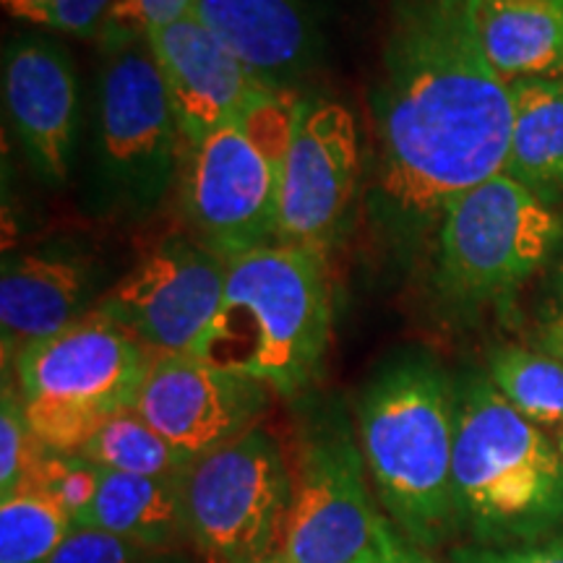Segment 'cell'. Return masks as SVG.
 Wrapping results in <instances>:
<instances>
[{"mask_svg": "<svg viewBox=\"0 0 563 563\" xmlns=\"http://www.w3.org/2000/svg\"><path fill=\"white\" fill-rule=\"evenodd\" d=\"M373 108L378 209L397 230L439 228L460 196L506 170L511 87L485 58L475 0H394Z\"/></svg>", "mask_w": 563, "mask_h": 563, "instance_id": "1", "label": "cell"}, {"mask_svg": "<svg viewBox=\"0 0 563 563\" xmlns=\"http://www.w3.org/2000/svg\"><path fill=\"white\" fill-rule=\"evenodd\" d=\"M454 384L426 352L394 357L363 386L355 433L378 504L426 551L460 534L454 509Z\"/></svg>", "mask_w": 563, "mask_h": 563, "instance_id": "2", "label": "cell"}, {"mask_svg": "<svg viewBox=\"0 0 563 563\" xmlns=\"http://www.w3.org/2000/svg\"><path fill=\"white\" fill-rule=\"evenodd\" d=\"M332 319L323 249L272 243L228 262L220 311L196 355L295 399L319 378Z\"/></svg>", "mask_w": 563, "mask_h": 563, "instance_id": "3", "label": "cell"}, {"mask_svg": "<svg viewBox=\"0 0 563 563\" xmlns=\"http://www.w3.org/2000/svg\"><path fill=\"white\" fill-rule=\"evenodd\" d=\"M454 509L470 545L511 548L563 532V456L488 376L454 384Z\"/></svg>", "mask_w": 563, "mask_h": 563, "instance_id": "4", "label": "cell"}, {"mask_svg": "<svg viewBox=\"0 0 563 563\" xmlns=\"http://www.w3.org/2000/svg\"><path fill=\"white\" fill-rule=\"evenodd\" d=\"M302 97L264 89L235 123L183 159V211L196 241L224 262L277 243L282 167Z\"/></svg>", "mask_w": 563, "mask_h": 563, "instance_id": "5", "label": "cell"}, {"mask_svg": "<svg viewBox=\"0 0 563 563\" xmlns=\"http://www.w3.org/2000/svg\"><path fill=\"white\" fill-rule=\"evenodd\" d=\"M154 357L100 311L30 344L13 361V384L32 433L55 452H81L110 418L136 410Z\"/></svg>", "mask_w": 563, "mask_h": 563, "instance_id": "6", "label": "cell"}, {"mask_svg": "<svg viewBox=\"0 0 563 563\" xmlns=\"http://www.w3.org/2000/svg\"><path fill=\"white\" fill-rule=\"evenodd\" d=\"M435 287L454 306H504L563 243V217L525 183L498 173L441 217Z\"/></svg>", "mask_w": 563, "mask_h": 563, "instance_id": "7", "label": "cell"}, {"mask_svg": "<svg viewBox=\"0 0 563 563\" xmlns=\"http://www.w3.org/2000/svg\"><path fill=\"white\" fill-rule=\"evenodd\" d=\"M183 159L186 146L150 40L110 51L97 97V178L104 201L146 214L167 194Z\"/></svg>", "mask_w": 563, "mask_h": 563, "instance_id": "8", "label": "cell"}, {"mask_svg": "<svg viewBox=\"0 0 563 563\" xmlns=\"http://www.w3.org/2000/svg\"><path fill=\"white\" fill-rule=\"evenodd\" d=\"M188 543L203 563H232L282 545L292 501V464L256 426L199 456L183 477Z\"/></svg>", "mask_w": 563, "mask_h": 563, "instance_id": "9", "label": "cell"}, {"mask_svg": "<svg viewBox=\"0 0 563 563\" xmlns=\"http://www.w3.org/2000/svg\"><path fill=\"white\" fill-rule=\"evenodd\" d=\"M368 481L347 415L340 407H321L300 428L279 551L292 563H361L384 517Z\"/></svg>", "mask_w": 563, "mask_h": 563, "instance_id": "10", "label": "cell"}, {"mask_svg": "<svg viewBox=\"0 0 563 563\" xmlns=\"http://www.w3.org/2000/svg\"><path fill=\"white\" fill-rule=\"evenodd\" d=\"M228 262L191 238H167L97 300L154 355H196L224 295Z\"/></svg>", "mask_w": 563, "mask_h": 563, "instance_id": "11", "label": "cell"}, {"mask_svg": "<svg viewBox=\"0 0 563 563\" xmlns=\"http://www.w3.org/2000/svg\"><path fill=\"white\" fill-rule=\"evenodd\" d=\"M361 178L355 118L340 102L302 100L282 167L277 243L327 249Z\"/></svg>", "mask_w": 563, "mask_h": 563, "instance_id": "12", "label": "cell"}, {"mask_svg": "<svg viewBox=\"0 0 563 563\" xmlns=\"http://www.w3.org/2000/svg\"><path fill=\"white\" fill-rule=\"evenodd\" d=\"M272 389L199 355H157L136 402L154 431L191 460L262 426Z\"/></svg>", "mask_w": 563, "mask_h": 563, "instance_id": "13", "label": "cell"}, {"mask_svg": "<svg viewBox=\"0 0 563 563\" xmlns=\"http://www.w3.org/2000/svg\"><path fill=\"white\" fill-rule=\"evenodd\" d=\"M146 40L170 97L186 152L222 125L235 123L243 110L269 89L194 13L152 30Z\"/></svg>", "mask_w": 563, "mask_h": 563, "instance_id": "14", "label": "cell"}, {"mask_svg": "<svg viewBox=\"0 0 563 563\" xmlns=\"http://www.w3.org/2000/svg\"><path fill=\"white\" fill-rule=\"evenodd\" d=\"M3 100L21 150L42 178H68L79 123V84L68 55L42 37H21L3 58Z\"/></svg>", "mask_w": 563, "mask_h": 563, "instance_id": "15", "label": "cell"}, {"mask_svg": "<svg viewBox=\"0 0 563 563\" xmlns=\"http://www.w3.org/2000/svg\"><path fill=\"white\" fill-rule=\"evenodd\" d=\"M194 16L266 87L290 89L311 58L313 26L302 0H196Z\"/></svg>", "mask_w": 563, "mask_h": 563, "instance_id": "16", "label": "cell"}, {"mask_svg": "<svg viewBox=\"0 0 563 563\" xmlns=\"http://www.w3.org/2000/svg\"><path fill=\"white\" fill-rule=\"evenodd\" d=\"M89 300V277L74 258L26 253L5 258L0 274V332L3 365L30 344L60 334L81 319Z\"/></svg>", "mask_w": 563, "mask_h": 563, "instance_id": "17", "label": "cell"}, {"mask_svg": "<svg viewBox=\"0 0 563 563\" xmlns=\"http://www.w3.org/2000/svg\"><path fill=\"white\" fill-rule=\"evenodd\" d=\"M475 26L506 84L563 76V0H475Z\"/></svg>", "mask_w": 563, "mask_h": 563, "instance_id": "18", "label": "cell"}, {"mask_svg": "<svg viewBox=\"0 0 563 563\" xmlns=\"http://www.w3.org/2000/svg\"><path fill=\"white\" fill-rule=\"evenodd\" d=\"M74 525L118 534L157 553H178L188 543L183 477H136L102 470L95 501Z\"/></svg>", "mask_w": 563, "mask_h": 563, "instance_id": "19", "label": "cell"}, {"mask_svg": "<svg viewBox=\"0 0 563 563\" xmlns=\"http://www.w3.org/2000/svg\"><path fill=\"white\" fill-rule=\"evenodd\" d=\"M506 173L545 201L563 199V76L514 81Z\"/></svg>", "mask_w": 563, "mask_h": 563, "instance_id": "20", "label": "cell"}, {"mask_svg": "<svg viewBox=\"0 0 563 563\" xmlns=\"http://www.w3.org/2000/svg\"><path fill=\"white\" fill-rule=\"evenodd\" d=\"M81 456L110 473L136 477H180L188 475L191 460L173 446L165 435L154 431L136 410H125L110 418L81 446Z\"/></svg>", "mask_w": 563, "mask_h": 563, "instance_id": "21", "label": "cell"}, {"mask_svg": "<svg viewBox=\"0 0 563 563\" xmlns=\"http://www.w3.org/2000/svg\"><path fill=\"white\" fill-rule=\"evenodd\" d=\"M488 382L519 415L540 428L563 426V363L538 347L504 344L488 352Z\"/></svg>", "mask_w": 563, "mask_h": 563, "instance_id": "22", "label": "cell"}, {"mask_svg": "<svg viewBox=\"0 0 563 563\" xmlns=\"http://www.w3.org/2000/svg\"><path fill=\"white\" fill-rule=\"evenodd\" d=\"M70 530L58 504L24 485L0 498V563H51Z\"/></svg>", "mask_w": 563, "mask_h": 563, "instance_id": "23", "label": "cell"}, {"mask_svg": "<svg viewBox=\"0 0 563 563\" xmlns=\"http://www.w3.org/2000/svg\"><path fill=\"white\" fill-rule=\"evenodd\" d=\"M100 477L102 470L79 452H55L45 446L37 462L32 464L24 485L40 490L42 496L58 504L70 519H76L95 501L97 490H100Z\"/></svg>", "mask_w": 563, "mask_h": 563, "instance_id": "24", "label": "cell"}, {"mask_svg": "<svg viewBox=\"0 0 563 563\" xmlns=\"http://www.w3.org/2000/svg\"><path fill=\"white\" fill-rule=\"evenodd\" d=\"M42 443L32 433L16 384L3 376V397H0V498L16 493L26 483L32 464L37 462Z\"/></svg>", "mask_w": 563, "mask_h": 563, "instance_id": "25", "label": "cell"}, {"mask_svg": "<svg viewBox=\"0 0 563 563\" xmlns=\"http://www.w3.org/2000/svg\"><path fill=\"white\" fill-rule=\"evenodd\" d=\"M118 0H3L13 19L76 37H100Z\"/></svg>", "mask_w": 563, "mask_h": 563, "instance_id": "26", "label": "cell"}, {"mask_svg": "<svg viewBox=\"0 0 563 563\" xmlns=\"http://www.w3.org/2000/svg\"><path fill=\"white\" fill-rule=\"evenodd\" d=\"M196 0H118L100 37L108 51L144 40L152 30L191 16Z\"/></svg>", "mask_w": 563, "mask_h": 563, "instance_id": "27", "label": "cell"}, {"mask_svg": "<svg viewBox=\"0 0 563 563\" xmlns=\"http://www.w3.org/2000/svg\"><path fill=\"white\" fill-rule=\"evenodd\" d=\"M175 553H157L95 527H76L51 563H173Z\"/></svg>", "mask_w": 563, "mask_h": 563, "instance_id": "28", "label": "cell"}, {"mask_svg": "<svg viewBox=\"0 0 563 563\" xmlns=\"http://www.w3.org/2000/svg\"><path fill=\"white\" fill-rule=\"evenodd\" d=\"M449 563H563V532L538 543L511 548L456 545L449 551Z\"/></svg>", "mask_w": 563, "mask_h": 563, "instance_id": "29", "label": "cell"}, {"mask_svg": "<svg viewBox=\"0 0 563 563\" xmlns=\"http://www.w3.org/2000/svg\"><path fill=\"white\" fill-rule=\"evenodd\" d=\"M361 563H441L433 559L431 551L415 545L412 540H407L397 527L391 525V519L384 517L378 519L376 534H373V543Z\"/></svg>", "mask_w": 563, "mask_h": 563, "instance_id": "30", "label": "cell"}, {"mask_svg": "<svg viewBox=\"0 0 563 563\" xmlns=\"http://www.w3.org/2000/svg\"><path fill=\"white\" fill-rule=\"evenodd\" d=\"M538 350L563 363V316L555 313L538 332Z\"/></svg>", "mask_w": 563, "mask_h": 563, "instance_id": "31", "label": "cell"}, {"mask_svg": "<svg viewBox=\"0 0 563 563\" xmlns=\"http://www.w3.org/2000/svg\"><path fill=\"white\" fill-rule=\"evenodd\" d=\"M232 563H292V561L287 559V555L279 551V548H274V551L251 555V559H241V561H232Z\"/></svg>", "mask_w": 563, "mask_h": 563, "instance_id": "32", "label": "cell"}, {"mask_svg": "<svg viewBox=\"0 0 563 563\" xmlns=\"http://www.w3.org/2000/svg\"><path fill=\"white\" fill-rule=\"evenodd\" d=\"M555 302H559V316H563V258H561L559 274H555Z\"/></svg>", "mask_w": 563, "mask_h": 563, "instance_id": "33", "label": "cell"}, {"mask_svg": "<svg viewBox=\"0 0 563 563\" xmlns=\"http://www.w3.org/2000/svg\"><path fill=\"white\" fill-rule=\"evenodd\" d=\"M559 452L563 456V426H561V433H559Z\"/></svg>", "mask_w": 563, "mask_h": 563, "instance_id": "34", "label": "cell"}]
</instances>
